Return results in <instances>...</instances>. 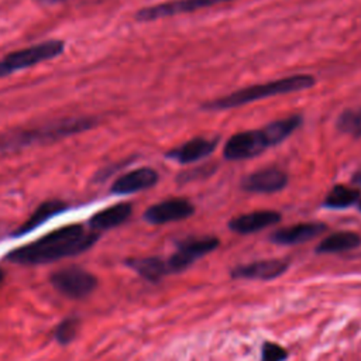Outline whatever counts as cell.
Listing matches in <instances>:
<instances>
[{"label":"cell","mask_w":361,"mask_h":361,"mask_svg":"<svg viewBox=\"0 0 361 361\" xmlns=\"http://www.w3.org/2000/svg\"><path fill=\"white\" fill-rule=\"evenodd\" d=\"M99 238L100 233L74 223L53 230L34 242L9 252L5 260L18 266L51 264L86 253L99 242Z\"/></svg>","instance_id":"1"},{"label":"cell","mask_w":361,"mask_h":361,"mask_svg":"<svg viewBox=\"0 0 361 361\" xmlns=\"http://www.w3.org/2000/svg\"><path fill=\"white\" fill-rule=\"evenodd\" d=\"M304 118L299 114H292L259 130L238 132L229 137L223 146V157L227 161H245L261 156L271 147L281 144L292 136L301 126Z\"/></svg>","instance_id":"2"},{"label":"cell","mask_w":361,"mask_h":361,"mask_svg":"<svg viewBox=\"0 0 361 361\" xmlns=\"http://www.w3.org/2000/svg\"><path fill=\"white\" fill-rule=\"evenodd\" d=\"M97 126L95 117H64L30 129L9 132L0 136V154L19 151L29 147L55 143L67 137L88 132Z\"/></svg>","instance_id":"3"},{"label":"cell","mask_w":361,"mask_h":361,"mask_svg":"<svg viewBox=\"0 0 361 361\" xmlns=\"http://www.w3.org/2000/svg\"><path fill=\"white\" fill-rule=\"evenodd\" d=\"M315 83H316V78L312 75H308V74L284 76V78L268 81L264 83H257V85H252L247 88H242V89L234 90L231 93H227L222 97L207 100L202 104V109L209 110V111L236 109L240 106H246V104L260 102L264 99H270L274 96L302 92V90L313 88Z\"/></svg>","instance_id":"4"},{"label":"cell","mask_w":361,"mask_h":361,"mask_svg":"<svg viewBox=\"0 0 361 361\" xmlns=\"http://www.w3.org/2000/svg\"><path fill=\"white\" fill-rule=\"evenodd\" d=\"M65 50L61 40H48L30 47L13 51L0 60V78L13 75L18 71L29 69L60 57Z\"/></svg>","instance_id":"5"},{"label":"cell","mask_w":361,"mask_h":361,"mask_svg":"<svg viewBox=\"0 0 361 361\" xmlns=\"http://www.w3.org/2000/svg\"><path fill=\"white\" fill-rule=\"evenodd\" d=\"M50 282L55 291L69 299L88 298L99 285L96 275L79 266H69L53 273Z\"/></svg>","instance_id":"6"},{"label":"cell","mask_w":361,"mask_h":361,"mask_svg":"<svg viewBox=\"0 0 361 361\" xmlns=\"http://www.w3.org/2000/svg\"><path fill=\"white\" fill-rule=\"evenodd\" d=\"M230 2H236V0H168V2H163V4H157V5L140 9L136 13V20L143 23L156 22V20L168 19L172 16L199 12L203 9H209V8L230 4Z\"/></svg>","instance_id":"7"},{"label":"cell","mask_w":361,"mask_h":361,"mask_svg":"<svg viewBox=\"0 0 361 361\" xmlns=\"http://www.w3.org/2000/svg\"><path fill=\"white\" fill-rule=\"evenodd\" d=\"M219 238L213 236L184 240V242L178 243V250L167 260L170 274L186 270L196 260L214 252L219 247Z\"/></svg>","instance_id":"8"},{"label":"cell","mask_w":361,"mask_h":361,"mask_svg":"<svg viewBox=\"0 0 361 361\" xmlns=\"http://www.w3.org/2000/svg\"><path fill=\"white\" fill-rule=\"evenodd\" d=\"M193 213L195 206L191 200L184 198H171L150 206L144 212V220L150 224L160 226L189 219Z\"/></svg>","instance_id":"9"},{"label":"cell","mask_w":361,"mask_h":361,"mask_svg":"<svg viewBox=\"0 0 361 361\" xmlns=\"http://www.w3.org/2000/svg\"><path fill=\"white\" fill-rule=\"evenodd\" d=\"M290 177L277 167H268L254 171L240 182L243 191L250 193H275L287 188Z\"/></svg>","instance_id":"10"},{"label":"cell","mask_w":361,"mask_h":361,"mask_svg":"<svg viewBox=\"0 0 361 361\" xmlns=\"http://www.w3.org/2000/svg\"><path fill=\"white\" fill-rule=\"evenodd\" d=\"M160 175L154 168L142 167L132 170L123 175H120L111 185L110 192L113 195H132L142 191L154 188L158 184Z\"/></svg>","instance_id":"11"},{"label":"cell","mask_w":361,"mask_h":361,"mask_svg":"<svg viewBox=\"0 0 361 361\" xmlns=\"http://www.w3.org/2000/svg\"><path fill=\"white\" fill-rule=\"evenodd\" d=\"M219 146V139L217 137H195L191 139L181 146L170 150L165 157L168 160H172L175 163H179L182 165L186 164H195L206 157H209L216 147Z\"/></svg>","instance_id":"12"},{"label":"cell","mask_w":361,"mask_h":361,"mask_svg":"<svg viewBox=\"0 0 361 361\" xmlns=\"http://www.w3.org/2000/svg\"><path fill=\"white\" fill-rule=\"evenodd\" d=\"M288 267V263L282 260H263L246 266H238L230 271V275L234 280L271 281L284 275Z\"/></svg>","instance_id":"13"},{"label":"cell","mask_w":361,"mask_h":361,"mask_svg":"<svg viewBox=\"0 0 361 361\" xmlns=\"http://www.w3.org/2000/svg\"><path fill=\"white\" fill-rule=\"evenodd\" d=\"M326 224L323 223H299L290 227L278 229L270 236V240L274 245L280 246H295L311 242L315 237L326 231Z\"/></svg>","instance_id":"14"},{"label":"cell","mask_w":361,"mask_h":361,"mask_svg":"<svg viewBox=\"0 0 361 361\" xmlns=\"http://www.w3.org/2000/svg\"><path fill=\"white\" fill-rule=\"evenodd\" d=\"M282 219L277 210H256L233 217L229 222V229L237 234H252L280 223Z\"/></svg>","instance_id":"15"},{"label":"cell","mask_w":361,"mask_h":361,"mask_svg":"<svg viewBox=\"0 0 361 361\" xmlns=\"http://www.w3.org/2000/svg\"><path fill=\"white\" fill-rule=\"evenodd\" d=\"M133 213V205L129 202L116 203L113 206H109L103 210L96 212L88 222L89 229L93 231H106L114 227H118L120 224L126 223Z\"/></svg>","instance_id":"16"},{"label":"cell","mask_w":361,"mask_h":361,"mask_svg":"<svg viewBox=\"0 0 361 361\" xmlns=\"http://www.w3.org/2000/svg\"><path fill=\"white\" fill-rule=\"evenodd\" d=\"M68 205L64 200L60 199H48L46 202H43L40 206H37V209L32 213V216L22 224L19 226L12 236L15 238L23 237L32 231H34L36 229H39L41 224L47 223L48 220H51L53 217L64 213L65 210H68Z\"/></svg>","instance_id":"17"},{"label":"cell","mask_w":361,"mask_h":361,"mask_svg":"<svg viewBox=\"0 0 361 361\" xmlns=\"http://www.w3.org/2000/svg\"><path fill=\"white\" fill-rule=\"evenodd\" d=\"M361 246V236L354 231H336L326 238L316 247L318 254H334L343 253Z\"/></svg>","instance_id":"18"},{"label":"cell","mask_w":361,"mask_h":361,"mask_svg":"<svg viewBox=\"0 0 361 361\" xmlns=\"http://www.w3.org/2000/svg\"><path fill=\"white\" fill-rule=\"evenodd\" d=\"M126 266L135 270L140 277L150 282H158L165 275L170 274L167 260L158 257H147V259H132L126 261Z\"/></svg>","instance_id":"19"},{"label":"cell","mask_w":361,"mask_h":361,"mask_svg":"<svg viewBox=\"0 0 361 361\" xmlns=\"http://www.w3.org/2000/svg\"><path fill=\"white\" fill-rule=\"evenodd\" d=\"M360 199H361L360 189L339 184V185H334L327 192V195L323 199L322 206L326 209H332V210H341V209H348V207L357 205Z\"/></svg>","instance_id":"20"},{"label":"cell","mask_w":361,"mask_h":361,"mask_svg":"<svg viewBox=\"0 0 361 361\" xmlns=\"http://www.w3.org/2000/svg\"><path fill=\"white\" fill-rule=\"evenodd\" d=\"M336 129L353 139H361V107L343 110L336 120Z\"/></svg>","instance_id":"21"},{"label":"cell","mask_w":361,"mask_h":361,"mask_svg":"<svg viewBox=\"0 0 361 361\" xmlns=\"http://www.w3.org/2000/svg\"><path fill=\"white\" fill-rule=\"evenodd\" d=\"M79 326H81V319L76 316H71V318H65L62 322H60L55 329H54V339L58 344L61 346H68L71 344L79 332Z\"/></svg>","instance_id":"22"},{"label":"cell","mask_w":361,"mask_h":361,"mask_svg":"<svg viewBox=\"0 0 361 361\" xmlns=\"http://www.w3.org/2000/svg\"><path fill=\"white\" fill-rule=\"evenodd\" d=\"M216 165L213 164H205V165H199V167H195L192 170H188V171H184L178 175V182L179 184H186V182H193V181H199V179H203V178H207L210 177L214 171H216Z\"/></svg>","instance_id":"23"},{"label":"cell","mask_w":361,"mask_h":361,"mask_svg":"<svg viewBox=\"0 0 361 361\" xmlns=\"http://www.w3.org/2000/svg\"><path fill=\"white\" fill-rule=\"evenodd\" d=\"M288 351L277 343L266 341L261 347V361H285Z\"/></svg>","instance_id":"24"},{"label":"cell","mask_w":361,"mask_h":361,"mask_svg":"<svg viewBox=\"0 0 361 361\" xmlns=\"http://www.w3.org/2000/svg\"><path fill=\"white\" fill-rule=\"evenodd\" d=\"M64 2H69V0H37V4L41 6H53V5H60Z\"/></svg>","instance_id":"25"},{"label":"cell","mask_w":361,"mask_h":361,"mask_svg":"<svg viewBox=\"0 0 361 361\" xmlns=\"http://www.w3.org/2000/svg\"><path fill=\"white\" fill-rule=\"evenodd\" d=\"M353 182H354L355 185L361 186V171H358V172H355V174H354V177H353Z\"/></svg>","instance_id":"26"},{"label":"cell","mask_w":361,"mask_h":361,"mask_svg":"<svg viewBox=\"0 0 361 361\" xmlns=\"http://www.w3.org/2000/svg\"><path fill=\"white\" fill-rule=\"evenodd\" d=\"M5 277H6V275H5V271L0 270V285H2V282L5 281Z\"/></svg>","instance_id":"27"},{"label":"cell","mask_w":361,"mask_h":361,"mask_svg":"<svg viewBox=\"0 0 361 361\" xmlns=\"http://www.w3.org/2000/svg\"><path fill=\"white\" fill-rule=\"evenodd\" d=\"M357 206H358V210H360V212H361V199H360V200H358V203H357Z\"/></svg>","instance_id":"28"}]
</instances>
